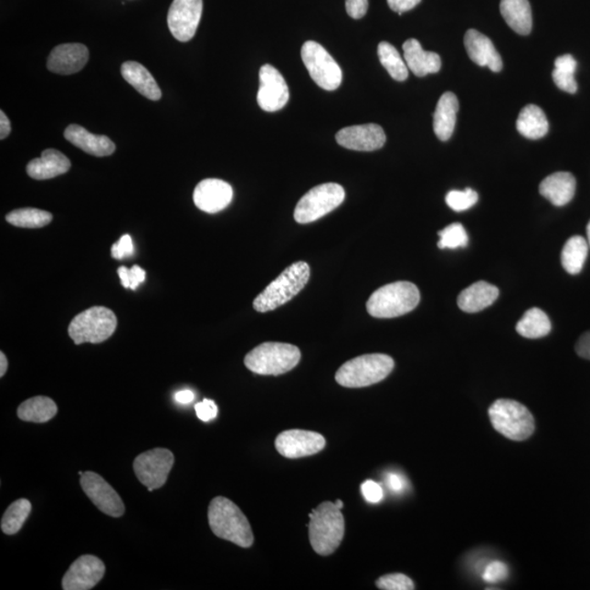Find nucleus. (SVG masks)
I'll use <instances>...</instances> for the list:
<instances>
[{
  "instance_id": "nucleus-1",
  "label": "nucleus",
  "mask_w": 590,
  "mask_h": 590,
  "mask_svg": "<svg viewBox=\"0 0 590 590\" xmlns=\"http://www.w3.org/2000/svg\"><path fill=\"white\" fill-rule=\"evenodd\" d=\"M211 531L216 537L236 543L241 548L252 547L254 534L247 516L232 500L224 497L211 500L208 509Z\"/></svg>"
},
{
  "instance_id": "nucleus-2",
  "label": "nucleus",
  "mask_w": 590,
  "mask_h": 590,
  "mask_svg": "<svg viewBox=\"0 0 590 590\" xmlns=\"http://www.w3.org/2000/svg\"><path fill=\"white\" fill-rule=\"evenodd\" d=\"M309 537L311 548L320 555H331L342 544L344 519L341 509L332 502H324L310 514Z\"/></svg>"
},
{
  "instance_id": "nucleus-3",
  "label": "nucleus",
  "mask_w": 590,
  "mask_h": 590,
  "mask_svg": "<svg viewBox=\"0 0 590 590\" xmlns=\"http://www.w3.org/2000/svg\"><path fill=\"white\" fill-rule=\"evenodd\" d=\"M420 302L419 289L414 283L398 281L384 286L371 295L366 310L376 319H395L414 311Z\"/></svg>"
},
{
  "instance_id": "nucleus-4",
  "label": "nucleus",
  "mask_w": 590,
  "mask_h": 590,
  "mask_svg": "<svg viewBox=\"0 0 590 590\" xmlns=\"http://www.w3.org/2000/svg\"><path fill=\"white\" fill-rule=\"evenodd\" d=\"M310 266L305 261H298L288 267L255 299L254 309L259 313H266L286 304L303 290L310 280Z\"/></svg>"
},
{
  "instance_id": "nucleus-5",
  "label": "nucleus",
  "mask_w": 590,
  "mask_h": 590,
  "mask_svg": "<svg viewBox=\"0 0 590 590\" xmlns=\"http://www.w3.org/2000/svg\"><path fill=\"white\" fill-rule=\"evenodd\" d=\"M395 362L391 356L381 353L358 356L344 363L336 373L339 385L361 388L374 385L391 374Z\"/></svg>"
},
{
  "instance_id": "nucleus-6",
  "label": "nucleus",
  "mask_w": 590,
  "mask_h": 590,
  "mask_svg": "<svg viewBox=\"0 0 590 590\" xmlns=\"http://www.w3.org/2000/svg\"><path fill=\"white\" fill-rule=\"evenodd\" d=\"M300 360V349L293 344L265 342L248 353L244 363L256 374L277 376L293 370Z\"/></svg>"
},
{
  "instance_id": "nucleus-7",
  "label": "nucleus",
  "mask_w": 590,
  "mask_h": 590,
  "mask_svg": "<svg viewBox=\"0 0 590 590\" xmlns=\"http://www.w3.org/2000/svg\"><path fill=\"white\" fill-rule=\"evenodd\" d=\"M495 431L513 441H525L534 432V420L530 410L516 400L499 399L489 409Z\"/></svg>"
},
{
  "instance_id": "nucleus-8",
  "label": "nucleus",
  "mask_w": 590,
  "mask_h": 590,
  "mask_svg": "<svg viewBox=\"0 0 590 590\" xmlns=\"http://www.w3.org/2000/svg\"><path fill=\"white\" fill-rule=\"evenodd\" d=\"M118 319L112 311L103 306L81 311L68 327V333L76 344L101 343L113 335Z\"/></svg>"
},
{
  "instance_id": "nucleus-9",
  "label": "nucleus",
  "mask_w": 590,
  "mask_h": 590,
  "mask_svg": "<svg viewBox=\"0 0 590 590\" xmlns=\"http://www.w3.org/2000/svg\"><path fill=\"white\" fill-rule=\"evenodd\" d=\"M346 193L336 183H326L306 193L294 210V219L300 225L311 224L332 213L343 203Z\"/></svg>"
},
{
  "instance_id": "nucleus-10",
  "label": "nucleus",
  "mask_w": 590,
  "mask_h": 590,
  "mask_svg": "<svg viewBox=\"0 0 590 590\" xmlns=\"http://www.w3.org/2000/svg\"><path fill=\"white\" fill-rule=\"evenodd\" d=\"M302 60L311 79L326 91H335L342 82V71L337 61L321 44L308 41L302 47Z\"/></svg>"
},
{
  "instance_id": "nucleus-11",
  "label": "nucleus",
  "mask_w": 590,
  "mask_h": 590,
  "mask_svg": "<svg viewBox=\"0 0 590 590\" xmlns=\"http://www.w3.org/2000/svg\"><path fill=\"white\" fill-rule=\"evenodd\" d=\"M174 465V455L166 448H154L144 452L133 461L138 480L149 492L163 488L168 480L169 473Z\"/></svg>"
},
{
  "instance_id": "nucleus-12",
  "label": "nucleus",
  "mask_w": 590,
  "mask_h": 590,
  "mask_svg": "<svg viewBox=\"0 0 590 590\" xmlns=\"http://www.w3.org/2000/svg\"><path fill=\"white\" fill-rule=\"evenodd\" d=\"M80 484L83 492L102 513L115 517V519L125 513V505L119 493L98 473L83 472Z\"/></svg>"
},
{
  "instance_id": "nucleus-13",
  "label": "nucleus",
  "mask_w": 590,
  "mask_h": 590,
  "mask_svg": "<svg viewBox=\"0 0 590 590\" xmlns=\"http://www.w3.org/2000/svg\"><path fill=\"white\" fill-rule=\"evenodd\" d=\"M203 15V0H174L169 15V29L180 42H188L196 35Z\"/></svg>"
},
{
  "instance_id": "nucleus-14",
  "label": "nucleus",
  "mask_w": 590,
  "mask_h": 590,
  "mask_svg": "<svg viewBox=\"0 0 590 590\" xmlns=\"http://www.w3.org/2000/svg\"><path fill=\"white\" fill-rule=\"evenodd\" d=\"M258 102L265 112H277L289 101V88L285 78L274 66L264 65L259 71Z\"/></svg>"
},
{
  "instance_id": "nucleus-15",
  "label": "nucleus",
  "mask_w": 590,
  "mask_h": 590,
  "mask_svg": "<svg viewBox=\"0 0 590 590\" xmlns=\"http://www.w3.org/2000/svg\"><path fill=\"white\" fill-rule=\"evenodd\" d=\"M275 445L283 458L295 459L320 453L324 449L326 441L320 433L288 430L277 437Z\"/></svg>"
},
{
  "instance_id": "nucleus-16",
  "label": "nucleus",
  "mask_w": 590,
  "mask_h": 590,
  "mask_svg": "<svg viewBox=\"0 0 590 590\" xmlns=\"http://www.w3.org/2000/svg\"><path fill=\"white\" fill-rule=\"evenodd\" d=\"M105 574V565L94 555H82L66 572L64 590H89L97 586Z\"/></svg>"
},
{
  "instance_id": "nucleus-17",
  "label": "nucleus",
  "mask_w": 590,
  "mask_h": 590,
  "mask_svg": "<svg viewBox=\"0 0 590 590\" xmlns=\"http://www.w3.org/2000/svg\"><path fill=\"white\" fill-rule=\"evenodd\" d=\"M336 141L342 147L355 152H375L386 142L385 132L380 125L365 124L342 128Z\"/></svg>"
},
{
  "instance_id": "nucleus-18",
  "label": "nucleus",
  "mask_w": 590,
  "mask_h": 590,
  "mask_svg": "<svg viewBox=\"0 0 590 590\" xmlns=\"http://www.w3.org/2000/svg\"><path fill=\"white\" fill-rule=\"evenodd\" d=\"M233 199L230 184L216 178H207L198 184L194 191V203L207 214H216L227 207Z\"/></svg>"
},
{
  "instance_id": "nucleus-19",
  "label": "nucleus",
  "mask_w": 590,
  "mask_h": 590,
  "mask_svg": "<svg viewBox=\"0 0 590 590\" xmlns=\"http://www.w3.org/2000/svg\"><path fill=\"white\" fill-rule=\"evenodd\" d=\"M89 60L86 46L79 43L61 44L53 49L47 59V69L58 75L80 71Z\"/></svg>"
},
{
  "instance_id": "nucleus-20",
  "label": "nucleus",
  "mask_w": 590,
  "mask_h": 590,
  "mask_svg": "<svg viewBox=\"0 0 590 590\" xmlns=\"http://www.w3.org/2000/svg\"><path fill=\"white\" fill-rule=\"evenodd\" d=\"M464 42L466 51L473 63L488 67L493 72L502 70L503 60L488 37L475 29H470L466 32Z\"/></svg>"
},
{
  "instance_id": "nucleus-21",
  "label": "nucleus",
  "mask_w": 590,
  "mask_h": 590,
  "mask_svg": "<svg viewBox=\"0 0 590 590\" xmlns=\"http://www.w3.org/2000/svg\"><path fill=\"white\" fill-rule=\"evenodd\" d=\"M65 138L74 146L94 157H108L115 152V143L104 135H93L82 126L72 124L66 128Z\"/></svg>"
},
{
  "instance_id": "nucleus-22",
  "label": "nucleus",
  "mask_w": 590,
  "mask_h": 590,
  "mask_svg": "<svg viewBox=\"0 0 590 590\" xmlns=\"http://www.w3.org/2000/svg\"><path fill=\"white\" fill-rule=\"evenodd\" d=\"M576 192V180L570 172H556L540 183L539 193L556 207L569 204Z\"/></svg>"
},
{
  "instance_id": "nucleus-23",
  "label": "nucleus",
  "mask_w": 590,
  "mask_h": 590,
  "mask_svg": "<svg viewBox=\"0 0 590 590\" xmlns=\"http://www.w3.org/2000/svg\"><path fill=\"white\" fill-rule=\"evenodd\" d=\"M70 161L55 149L44 150L41 158L32 160L26 166L27 175L37 181L51 180L69 171Z\"/></svg>"
},
{
  "instance_id": "nucleus-24",
  "label": "nucleus",
  "mask_w": 590,
  "mask_h": 590,
  "mask_svg": "<svg viewBox=\"0 0 590 590\" xmlns=\"http://www.w3.org/2000/svg\"><path fill=\"white\" fill-rule=\"evenodd\" d=\"M404 58L410 71L416 77L437 74L441 69L442 60L439 55L426 52L419 41L410 38L404 43Z\"/></svg>"
},
{
  "instance_id": "nucleus-25",
  "label": "nucleus",
  "mask_w": 590,
  "mask_h": 590,
  "mask_svg": "<svg viewBox=\"0 0 590 590\" xmlns=\"http://www.w3.org/2000/svg\"><path fill=\"white\" fill-rule=\"evenodd\" d=\"M499 294V289L491 283L478 281L460 292L458 303L466 313H477L491 306Z\"/></svg>"
},
{
  "instance_id": "nucleus-26",
  "label": "nucleus",
  "mask_w": 590,
  "mask_h": 590,
  "mask_svg": "<svg viewBox=\"0 0 590 590\" xmlns=\"http://www.w3.org/2000/svg\"><path fill=\"white\" fill-rule=\"evenodd\" d=\"M458 109V99L453 92H445L438 100L434 112L433 130L439 141L448 142L452 137Z\"/></svg>"
},
{
  "instance_id": "nucleus-27",
  "label": "nucleus",
  "mask_w": 590,
  "mask_h": 590,
  "mask_svg": "<svg viewBox=\"0 0 590 590\" xmlns=\"http://www.w3.org/2000/svg\"><path fill=\"white\" fill-rule=\"evenodd\" d=\"M121 76L136 90L152 101H158L163 97V92L155 81L153 76L150 74L146 67L137 63V61H126L121 65Z\"/></svg>"
},
{
  "instance_id": "nucleus-28",
  "label": "nucleus",
  "mask_w": 590,
  "mask_h": 590,
  "mask_svg": "<svg viewBox=\"0 0 590 590\" xmlns=\"http://www.w3.org/2000/svg\"><path fill=\"white\" fill-rule=\"evenodd\" d=\"M500 14L511 30L528 36L532 29V14L528 0H500Z\"/></svg>"
},
{
  "instance_id": "nucleus-29",
  "label": "nucleus",
  "mask_w": 590,
  "mask_h": 590,
  "mask_svg": "<svg viewBox=\"0 0 590 590\" xmlns=\"http://www.w3.org/2000/svg\"><path fill=\"white\" fill-rule=\"evenodd\" d=\"M516 127L522 136L537 141V139L547 135L549 121L543 109L537 105L530 104L521 111Z\"/></svg>"
},
{
  "instance_id": "nucleus-30",
  "label": "nucleus",
  "mask_w": 590,
  "mask_h": 590,
  "mask_svg": "<svg viewBox=\"0 0 590 590\" xmlns=\"http://www.w3.org/2000/svg\"><path fill=\"white\" fill-rule=\"evenodd\" d=\"M58 410V405L53 399L37 396L22 403L16 414L22 421L46 423L57 416Z\"/></svg>"
},
{
  "instance_id": "nucleus-31",
  "label": "nucleus",
  "mask_w": 590,
  "mask_h": 590,
  "mask_svg": "<svg viewBox=\"0 0 590 590\" xmlns=\"http://www.w3.org/2000/svg\"><path fill=\"white\" fill-rule=\"evenodd\" d=\"M589 244L580 236L567 239L561 254V263L570 275H577L583 269L588 255Z\"/></svg>"
},
{
  "instance_id": "nucleus-32",
  "label": "nucleus",
  "mask_w": 590,
  "mask_h": 590,
  "mask_svg": "<svg viewBox=\"0 0 590 590\" xmlns=\"http://www.w3.org/2000/svg\"><path fill=\"white\" fill-rule=\"evenodd\" d=\"M551 321L543 310H528L517 322L516 331L521 336L528 339H538L548 336L551 332Z\"/></svg>"
},
{
  "instance_id": "nucleus-33",
  "label": "nucleus",
  "mask_w": 590,
  "mask_h": 590,
  "mask_svg": "<svg viewBox=\"0 0 590 590\" xmlns=\"http://www.w3.org/2000/svg\"><path fill=\"white\" fill-rule=\"evenodd\" d=\"M378 58L393 79L396 81L407 80L409 68L405 58L399 54L397 48L391 43L381 42L377 48Z\"/></svg>"
},
{
  "instance_id": "nucleus-34",
  "label": "nucleus",
  "mask_w": 590,
  "mask_h": 590,
  "mask_svg": "<svg viewBox=\"0 0 590 590\" xmlns=\"http://www.w3.org/2000/svg\"><path fill=\"white\" fill-rule=\"evenodd\" d=\"M5 220L16 227H25V229H38L51 224L53 220L52 214L47 211L36 208H22L11 211L5 216Z\"/></svg>"
},
{
  "instance_id": "nucleus-35",
  "label": "nucleus",
  "mask_w": 590,
  "mask_h": 590,
  "mask_svg": "<svg viewBox=\"0 0 590 590\" xmlns=\"http://www.w3.org/2000/svg\"><path fill=\"white\" fill-rule=\"evenodd\" d=\"M32 511L30 500L26 499L16 500L11 504L2 519V531L5 534H16L18 532Z\"/></svg>"
},
{
  "instance_id": "nucleus-36",
  "label": "nucleus",
  "mask_w": 590,
  "mask_h": 590,
  "mask_svg": "<svg viewBox=\"0 0 590 590\" xmlns=\"http://www.w3.org/2000/svg\"><path fill=\"white\" fill-rule=\"evenodd\" d=\"M438 236L437 247L441 249L464 248L469 242V235H467L463 225L460 224L449 225L442 231H439Z\"/></svg>"
},
{
  "instance_id": "nucleus-37",
  "label": "nucleus",
  "mask_w": 590,
  "mask_h": 590,
  "mask_svg": "<svg viewBox=\"0 0 590 590\" xmlns=\"http://www.w3.org/2000/svg\"><path fill=\"white\" fill-rule=\"evenodd\" d=\"M478 193L471 188L465 191H450L447 195V204L456 213H461L473 207L478 203Z\"/></svg>"
},
{
  "instance_id": "nucleus-38",
  "label": "nucleus",
  "mask_w": 590,
  "mask_h": 590,
  "mask_svg": "<svg viewBox=\"0 0 590 590\" xmlns=\"http://www.w3.org/2000/svg\"><path fill=\"white\" fill-rule=\"evenodd\" d=\"M377 588L382 590H413L415 584L411 578L400 573L384 575L376 581Z\"/></svg>"
},
{
  "instance_id": "nucleus-39",
  "label": "nucleus",
  "mask_w": 590,
  "mask_h": 590,
  "mask_svg": "<svg viewBox=\"0 0 590 590\" xmlns=\"http://www.w3.org/2000/svg\"><path fill=\"white\" fill-rule=\"evenodd\" d=\"M118 274L122 287L132 289V290H136L139 285L146 280V271L137 265L132 266V269L121 266L118 269Z\"/></svg>"
},
{
  "instance_id": "nucleus-40",
  "label": "nucleus",
  "mask_w": 590,
  "mask_h": 590,
  "mask_svg": "<svg viewBox=\"0 0 590 590\" xmlns=\"http://www.w3.org/2000/svg\"><path fill=\"white\" fill-rule=\"evenodd\" d=\"M484 581L490 584H497L506 580L509 576V567L503 562L492 561L484 567L481 573Z\"/></svg>"
},
{
  "instance_id": "nucleus-41",
  "label": "nucleus",
  "mask_w": 590,
  "mask_h": 590,
  "mask_svg": "<svg viewBox=\"0 0 590 590\" xmlns=\"http://www.w3.org/2000/svg\"><path fill=\"white\" fill-rule=\"evenodd\" d=\"M553 78L555 86L561 89L562 91L569 92L572 94L576 93L578 87L575 80V74L554 68L553 72Z\"/></svg>"
},
{
  "instance_id": "nucleus-42",
  "label": "nucleus",
  "mask_w": 590,
  "mask_h": 590,
  "mask_svg": "<svg viewBox=\"0 0 590 590\" xmlns=\"http://www.w3.org/2000/svg\"><path fill=\"white\" fill-rule=\"evenodd\" d=\"M361 492L369 503H380L384 498L383 488L380 483L366 480L361 484Z\"/></svg>"
},
{
  "instance_id": "nucleus-43",
  "label": "nucleus",
  "mask_w": 590,
  "mask_h": 590,
  "mask_svg": "<svg viewBox=\"0 0 590 590\" xmlns=\"http://www.w3.org/2000/svg\"><path fill=\"white\" fill-rule=\"evenodd\" d=\"M195 410H196V415L199 419L204 422L214 420L218 416V407L210 399H204L202 403L196 404Z\"/></svg>"
},
{
  "instance_id": "nucleus-44",
  "label": "nucleus",
  "mask_w": 590,
  "mask_h": 590,
  "mask_svg": "<svg viewBox=\"0 0 590 590\" xmlns=\"http://www.w3.org/2000/svg\"><path fill=\"white\" fill-rule=\"evenodd\" d=\"M133 253V244L131 236L121 237L118 243L112 247V258L115 259H124L130 258Z\"/></svg>"
},
{
  "instance_id": "nucleus-45",
  "label": "nucleus",
  "mask_w": 590,
  "mask_h": 590,
  "mask_svg": "<svg viewBox=\"0 0 590 590\" xmlns=\"http://www.w3.org/2000/svg\"><path fill=\"white\" fill-rule=\"evenodd\" d=\"M369 9V0H346L347 14L353 19H361Z\"/></svg>"
},
{
  "instance_id": "nucleus-46",
  "label": "nucleus",
  "mask_w": 590,
  "mask_h": 590,
  "mask_svg": "<svg viewBox=\"0 0 590 590\" xmlns=\"http://www.w3.org/2000/svg\"><path fill=\"white\" fill-rule=\"evenodd\" d=\"M420 3L421 0H387L389 8L399 15H403L406 11L414 9Z\"/></svg>"
},
{
  "instance_id": "nucleus-47",
  "label": "nucleus",
  "mask_w": 590,
  "mask_h": 590,
  "mask_svg": "<svg viewBox=\"0 0 590 590\" xmlns=\"http://www.w3.org/2000/svg\"><path fill=\"white\" fill-rule=\"evenodd\" d=\"M554 66L555 69L575 74L577 69V61L574 58L572 57V55L566 54L562 55V57L556 58L554 61Z\"/></svg>"
},
{
  "instance_id": "nucleus-48",
  "label": "nucleus",
  "mask_w": 590,
  "mask_h": 590,
  "mask_svg": "<svg viewBox=\"0 0 590 590\" xmlns=\"http://www.w3.org/2000/svg\"><path fill=\"white\" fill-rule=\"evenodd\" d=\"M386 482L388 488L391 489L393 492L396 493L403 492L406 487H407L406 479L402 475H399V473H388Z\"/></svg>"
},
{
  "instance_id": "nucleus-49",
  "label": "nucleus",
  "mask_w": 590,
  "mask_h": 590,
  "mask_svg": "<svg viewBox=\"0 0 590 590\" xmlns=\"http://www.w3.org/2000/svg\"><path fill=\"white\" fill-rule=\"evenodd\" d=\"M576 353L583 359L590 360V332L584 333L576 343Z\"/></svg>"
},
{
  "instance_id": "nucleus-50",
  "label": "nucleus",
  "mask_w": 590,
  "mask_h": 590,
  "mask_svg": "<svg viewBox=\"0 0 590 590\" xmlns=\"http://www.w3.org/2000/svg\"><path fill=\"white\" fill-rule=\"evenodd\" d=\"M11 132V124L7 118V115L5 114L4 111L0 112V139L4 141L5 138L9 136Z\"/></svg>"
},
{
  "instance_id": "nucleus-51",
  "label": "nucleus",
  "mask_w": 590,
  "mask_h": 590,
  "mask_svg": "<svg viewBox=\"0 0 590 590\" xmlns=\"http://www.w3.org/2000/svg\"><path fill=\"white\" fill-rule=\"evenodd\" d=\"M194 399H195L194 393L192 391H188V389H185V391H181L175 394V400L178 404L188 405L193 403Z\"/></svg>"
},
{
  "instance_id": "nucleus-52",
  "label": "nucleus",
  "mask_w": 590,
  "mask_h": 590,
  "mask_svg": "<svg viewBox=\"0 0 590 590\" xmlns=\"http://www.w3.org/2000/svg\"><path fill=\"white\" fill-rule=\"evenodd\" d=\"M8 369V360L4 353H0V377H3Z\"/></svg>"
},
{
  "instance_id": "nucleus-53",
  "label": "nucleus",
  "mask_w": 590,
  "mask_h": 590,
  "mask_svg": "<svg viewBox=\"0 0 590 590\" xmlns=\"http://www.w3.org/2000/svg\"><path fill=\"white\" fill-rule=\"evenodd\" d=\"M335 504L337 505V508H338V509H341V510H342V509L343 508V502H342V500H336V502H335Z\"/></svg>"
},
{
  "instance_id": "nucleus-54",
  "label": "nucleus",
  "mask_w": 590,
  "mask_h": 590,
  "mask_svg": "<svg viewBox=\"0 0 590 590\" xmlns=\"http://www.w3.org/2000/svg\"><path fill=\"white\" fill-rule=\"evenodd\" d=\"M587 237H588V244H589V247H590V221H589V224L587 226Z\"/></svg>"
}]
</instances>
